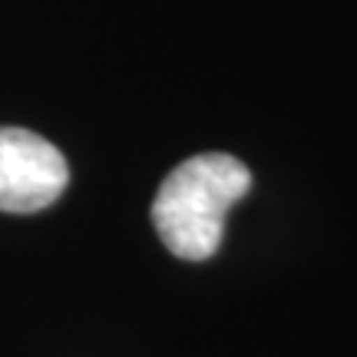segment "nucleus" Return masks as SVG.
Wrapping results in <instances>:
<instances>
[{
  "instance_id": "nucleus-1",
  "label": "nucleus",
  "mask_w": 357,
  "mask_h": 357,
  "mask_svg": "<svg viewBox=\"0 0 357 357\" xmlns=\"http://www.w3.org/2000/svg\"><path fill=\"white\" fill-rule=\"evenodd\" d=\"M252 189V172L229 153H202L166 176L153 202V225L176 258L205 261L218 252L225 215Z\"/></svg>"
},
{
  "instance_id": "nucleus-2",
  "label": "nucleus",
  "mask_w": 357,
  "mask_h": 357,
  "mask_svg": "<svg viewBox=\"0 0 357 357\" xmlns=\"http://www.w3.org/2000/svg\"><path fill=\"white\" fill-rule=\"evenodd\" d=\"M70 182L63 153L24 126H0V212L26 215L53 205Z\"/></svg>"
}]
</instances>
